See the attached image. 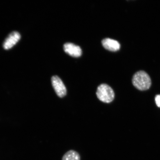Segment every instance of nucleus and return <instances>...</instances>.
I'll return each instance as SVG.
<instances>
[{
  "label": "nucleus",
  "mask_w": 160,
  "mask_h": 160,
  "mask_svg": "<svg viewBox=\"0 0 160 160\" xmlns=\"http://www.w3.org/2000/svg\"><path fill=\"white\" fill-rule=\"evenodd\" d=\"M132 83L134 87L140 91L149 89L151 85V80L149 76L145 72L141 71L133 75Z\"/></svg>",
  "instance_id": "1"
},
{
  "label": "nucleus",
  "mask_w": 160,
  "mask_h": 160,
  "mask_svg": "<svg viewBox=\"0 0 160 160\" xmlns=\"http://www.w3.org/2000/svg\"><path fill=\"white\" fill-rule=\"evenodd\" d=\"M96 95L100 101L105 103L111 102L115 97L112 88L106 83H102L98 87Z\"/></svg>",
  "instance_id": "2"
},
{
  "label": "nucleus",
  "mask_w": 160,
  "mask_h": 160,
  "mask_svg": "<svg viewBox=\"0 0 160 160\" xmlns=\"http://www.w3.org/2000/svg\"><path fill=\"white\" fill-rule=\"evenodd\" d=\"M52 86L57 95L60 98L65 97L67 89L61 78L57 75L52 77L51 79Z\"/></svg>",
  "instance_id": "3"
},
{
  "label": "nucleus",
  "mask_w": 160,
  "mask_h": 160,
  "mask_svg": "<svg viewBox=\"0 0 160 160\" xmlns=\"http://www.w3.org/2000/svg\"><path fill=\"white\" fill-rule=\"evenodd\" d=\"M63 48L65 52L72 57H79L82 54L81 47L72 43H65L63 45Z\"/></svg>",
  "instance_id": "4"
},
{
  "label": "nucleus",
  "mask_w": 160,
  "mask_h": 160,
  "mask_svg": "<svg viewBox=\"0 0 160 160\" xmlns=\"http://www.w3.org/2000/svg\"><path fill=\"white\" fill-rule=\"evenodd\" d=\"M21 38V35L18 32H12L4 42L3 45V48L5 50L11 48L19 41Z\"/></svg>",
  "instance_id": "5"
},
{
  "label": "nucleus",
  "mask_w": 160,
  "mask_h": 160,
  "mask_svg": "<svg viewBox=\"0 0 160 160\" xmlns=\"http://www.w3.org/2000/svg\"><path fill=\"white\" fill-rule=\"evenodd\" d=\"M101 42L103 47L110 51H117L119 50L121 47V45L118 42L109 38L103 39Z\"/></svg>",
  "instance_id": "6"
},
{
  "label": "nucleus",
  "mask_w": 160,
  "mask_h": 160,
  "mask_svg": "<svg viewBox=\"0 0 160 160\" xmlns=\"http://www.w3.org/2000/svg\"><path fill=\"white\" fill-rule=\"evenodd\" d=\"M81 157L77 151L71 150L68 151L63 156L62 160H80Z\"/></svg>",
  "instance_id": "7"
},
{
  "label": "nucleus",
  "mask_w": 160,
  "mask_h": 160,
  "mask_svg": "<svg viewBox=\"0 0 160 160\" xmlns=\"http://www.w3.org/2000/svg\"><path fill=\"white\" fill-rule=\"evenodd\" d=\"M156 104L158 107L160 108V95L156 96L155 98Z\"/></svg>",
  "instance_id": "8"
}]
</instances>
